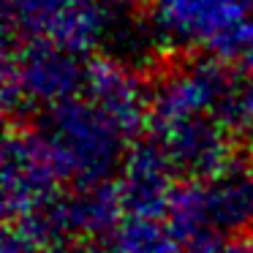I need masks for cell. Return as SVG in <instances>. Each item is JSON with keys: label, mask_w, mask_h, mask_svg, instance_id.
Instances as JSON below:
<instances>
[{"label": "cell", "mask_w": 253, "mask_h": 253, "mask_svg": "<svg viewBox=\"0 0 253 253\" xmlns=\"http://www.w3.org/2000/svg\"><path fill=\"white\" fill-rule=\"evenodd\" d=\"M36 131L46 142L63 180L74 188H95L117 180L131 150V139L84 95L46 109Z\"/></svg>", "instance_id": "cell-1"}, {"label": "cell", "mask_w": 253, "mask_h": 253, "mask_svg": "<svg viewBox=\"0 0 253 253\" xmlns=\"http://www.w3.org/2000/svg\"><path fill=\"white\" fill-rule=\"evenodd\" d=\"M131 17L123 0H6L3 41H41L82 57L126 41Z\"/></svg>", "instance_id": "cell-2"}, {"label": "cell", "mask_w": 253, "mask_h": 253, "mask_svg": "<svg viewBox=\"0 0 253 253\" xmlns=\"http://www.w3.org/2000/svg\"><path fill=\"white\" fill-rule=\"evenodd\" d=\"M169 223L188 248L207 237H253V161L234 158L215 174L180 185Z\"/></svg>", "instance_id": "cell-3"}, {"label": "cell", "mask_w": 253, "mask_h": 253, "mask_svg": "<svg viewBox=\"0 0 253 253\" xmlns=\"http://www.w3.org/2000/svg\"><path fill=\"white\" fill-rule=\"evenodd\" d=\"M87 66L41 41H3V104L8 115L55 109L84 90Z\"/></svg>", "instance_id": "cell-4"}, {"label": "cell", "mask_w": 253, "mask_h": 253, "mask_svg": "<svg viewBox=\"0 0 253 253\" xmlns=\"http://www.w3.org/2000/svg\"><path fill=\"white\" fill-rule=\"evenodd\" d=\"M63 174L36 128L11 126L3 144V212L8 223L44 215L60 202Z\"/></svg>", "instance_id": "cell-5"}, {"label": "cell", "mask_w": 253, "mask_h": 253, "mask_svg": "<svg viewBox=\"0 0 253 253\" xmlns=\"http://www.w3.org/2000/svg\"><path fill=\"white\" fill-rule=\"evenodd\" d=\"M234 82L215 57L169 66L150 90V131L177 123L223 117Z\"/></svg>", "instance_id": "cell-6"}, {"label": "cell", "mask_w": 253, "mask_h": 253, "mask_svg": "<svg viewBox=\"0 0 253 253\" xmlns=\"http://www.w3.org/2000/svg\"><path fill=\"white\" fill-rule=\"evenodd\" d=\"M147 17L161 44L212 52L253 19V0H147Z\"/></svg>", "instance_id": "cell-7"}, {"label": "cell", "mask_w": 253, "mask_h": 253, "mask_svg": "<svg viewBox=\"0 0 253 253\" xmlns=\"http://www.w3.org/2000/svg\"><path fill=\"white\" fill-rule=\"evenodd\" d=\"M82 95L104 112L131 142L144 131V126H150V90L123 60H90Z\"/></svg>", "instance_id": "cell-8"}, {"label": "cell", "mask_w": 253, "mask_h": 253, "mask_svg": "<svg viewBox=\"0 0 253 253\" xmlns=\"http://www.w3.org/2000/svg\"><path fill=\"white\" fill-rule=\"evenodd\" d=\"M115 182L126 215H150V218H169V207L180 188L174 166L153 139L131 144Z\"/></svg>", "instance_id": "cell-9"}, {"label": "cell", "mask_w": 253, "mask_h": 253, "mask_svg": "<svg viewBox=\"0 0 253 253\" xmlns=\"http://www.w3.org/2000/svg\"><path fill=\"white\" fill-rule=\"evenodd\" d=\"M182 245L169 218L150 215H123L104 240L106 253H180Z\"/></svg>", "instance_id": "cell-10"}, {"label": "cell", "mask_w": 253, "mask_h": 253, "mask_svg": "<svg viewBox=\"0 0 253 253\" xmlns=\"http://www.w3.org/2000/svg\"><path fill=\"white\" fill-rule=\"evenodd\" d=\"M226 123L245 147L253 150V74L234 84L226 106Z\"/></svg>", "instance_id": "cell-11"}, {"label": "cell", "mask_w": 253, "mask_h": 253, "mask_svg": "<svg viewBox=\"0 0 253 253\" xmlns=\"http://www.w3.org/2000/svg\"><path fill=\"white\" fill-rule=\"evenodd\" d=\"M68 245V242H66ZM60 245L49 242L41 229L30 220L22 223H8V231L3 237V253H55Z\"/></svg>", "instance_id": "cell-12"}, {"label": "cell", "mask_w": 253, "mask_h": 253, "mask_svg": "<svg viewBox=\"0 0 253 253\" xmlns=\"http://www.w3.org/2000/svg\"><path fill=\"white\" fill-rule=\"evenodd\" d=\"M191 253H253V237H207L193 242Z\"/></svg>", "instance_id": "cell-13"}]
</instances>
